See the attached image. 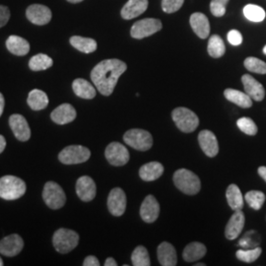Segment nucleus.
<instances>
[{"label": "nucleus", "mask_w": 266, "mask_h": 266, "mask_svg": "<svg viewBox=\"0 0 266 266\" xmlns=\"http://www.w3.org/2000/svg\"><path fill=\"white\" fill-rule=\"evenodd\" d=\"M245 67L250 72L257 74H266V62L256 58V57H248L245 62Z\"/></svg>", "instance_id": "nucleus-38"}, {"label": "nucleus", "mask_w": 266, "mask_h": 266, "mask_svg": "<svg viewBox=\"0 0 266 266\" xmlns=\"http://www.w3.org/2000/svg\"><path fill=\"white\" fill-rule=\"evenodd\" d=\"M107 208L109 213L116 217L124 215L126 209V195L122 188L116 187L110 191L107 197Z\"/></svg>", "instance_id": "nucleus-11"}, {"label": "nucleus", "mask_w": 266, "mask_h": 266, "mask_svg": "<svg viewBox=\"0 0 266 266\" xmlns=\"http://www.w3.org/2000/svg\"><path fill=\"white\" fill-rule=\"evenodd\" d=\"M238 127L248 135H255L257 133V126L249 118H242L237 122Z\"/></svg>", "instance_id": "nucleus-40"}, {"label": "nucleus", "mask_w": 266, "mask_h": 266, "mask_svg": "<svg viewBox=\"0 0 266 266\" xmlns=\"http://www.w3.org/2000/svg\"><path fill=\"white\" fill-rule=\"evenodd\" d=\"M148 7V0H128L122 9L121 15L125 20L138 17Z\"/></svg>", "instance_id": "nucleus-21"}, {"label": "nucleus", "mask_w": 266, "mask_h": 266, "mask_svg": "<svg viewBox=\"0 0 266 266\" xmlns=\"http://www.w3.org/2000/svg\"><path fill=\"white\" fill-rule=\"evenodd\" d=\"M198 142L206 156L213 158L219 152V144L215 134L210 130H202L198 135Z\"/></svg>", "instance_id": "nucleus-17"}, {"label": "nucleus", "mask_w": 266, "mask_h": 266, "mask_svg": "<svg viewBox=\"0 0 266 266\" xmlns=\"http://www.w3.org/2000/svg\"><path fill=\"white\" fill-rule=\"evenodd\" d=\"M191 26L200 39H206L210 33L209 20L202 13H194L189 19Z\"/></svg>", "instance_id": "nucleus-22"}, {"label": "nucleus", "mask_w": 266, "mask_h": 266, "mask_svg": "<svg viewBox=\"0 0 266 266\" xmlns=\"http://www.w3.org/2000/svg\"><path fill=\"white\" fill-rule=\"evenodd\" d=\"M242 82L244 84L246 93L252 100L256 102H260L264 99V96H265L264 87L257 80H255L251 75L245 74L242 77Z\"/></svg>", "instance_id": "nucleus-18"}, {"label": "nucleus", "mask_w": 266, "mask_h": 266, "mask_svg": "<svg viewBox=\"0 0 266 266\" xmlns=\"http://www.w3.org/2000/svg\"><path fill=\"white\" fill-rule=\"evenodd\" d=\"M229 0H212L210 3V10L214 16L222 17L226 13V5Z\"/></svg>", "instance_id": "nucleus-41"}, {"label": "nucleus", "mask_w": 266, "mask_h": 266, "mask_svg": "<svg viewBox=\"0 0 266 266\" xmlns=\"http://www.w3.org/2000/svg\"><path fill=\"white\" fill-rule=\"evenodd\" d=\"M43 199L48 207L56 210L64 206L66 202V195L58 183L48 181L44 186Z\"/></svg>", "instance_id": "nucleus-6"}, {"label": "nucleus", "mask_w": 266, "mask_h": 266, "mask_svg": "<svg viewBox=\"0 0 266 266\" xmlns=\"http://www.w3.org/2000/svg\"><path fill=\"white\" fill-rule=\"evenodd\" d=\"M124 140L128 146L138 151H147L153 145V138L150 132L138 128H133L125 132Z\"/></svg>", "instance_id": "nucleus-7"}, {"label": "nucleus", "mask_w": 266, "mask_h": 266, "mask_svg": "<svg viewBox=\"0 0 266 266\" xmlns=\"http://www.w3.org/2000/svg\"><path fill=\"white\" fill-rule=\"evenodd\" d=\"M7 50L18 56H24L30 52V44L19 35H10L6 41Z\"/></svg>", "instance_id": "nucleus-24"}, {"label": "nucleus", "mask_w": 266, "mask_h": 266, "mask_svg": "<svg viewBox=\"0 0 266 266\" xmlns=\"http://www.w3.org/2000/svg\"><path fill=\"white\" fill-rule=\"evenodd\" d=\"M71 46L84 53H94L97 50V42L90 37H83L79 35H73L70 37Z\"/></svg>", "instance_id": "nucleus-31"}, {"label": "nucleus", "mask_w": 266, "mask_h": 266, "mask_svg": "<svg viewBox=\"0 0 266 266\" xmlns=\"http://www.w3.org/2000/svg\"><path fill=\"white\" fill-rule=\"evenodd\" d=\"M244 14L246 18L251 22H261L265 18V11L263 8L254 5V4H248L244 8Z\"/></svg>", "instance_id": "nucleus-36"}, {"label": "nucleus", "mask_w": 266, "mask_h": 266, "mask_svg": "<svg viewBox=\"0 0 266 266\" xmlns=\"http://www.w3.org/2000/svg\"><path fill=\"white\" fill-rule=\"evenodd\" d=\"M83 265L99 266L100 265V261H99V259H98L96 256H94V255H89V256H87V257L85 258V260H84V262H83Z\"/></svg>", "instance_id": "nucleus-45"}, {"label": "nucleus", "mask_w": 266, "mask_h": 266, "mask_svg": "<svg viewBox=\"0 0 266 266\" xmlns=\"http://www.w3.org/2000/svg\"><path fill=\"white\" fill-rule=\"evenodd\" d=\"M76 109L70 104H62L57 106L51 115L53 123L59 125L70 124L76 119Z\"/></svg>", "instance_id": "nucleus-20"}, {"label": "nucleus", "mask_w": 266, "mask_h": 266, "mask_svg": "<svg viewBox=\"0 0 266 266\" xmlns=\"http://www.w3.org/2000/svg\"><path fill=\"white\" fill-rule=\"evenodd\" d=\"M162 29V22L158 19L147 18L140 21H137L133 24L130 35L134 39L140 40L146 36L154 35Z\"/></svg>", "instance_id": "nucleus-9"}, {"label": "nucleus", "mask_w": 266, "mask_h": 266, "mask_svg": "<svg viewBox=\"0 0 266 266\" xmlns=\"http://www.w3.org/2000/svg\"><path fill=\"white\" fill-rule=\"evenodd\" d=\"M227 202L234 211L242 210L244 207V196L241 193V189L236 184H230L226 192Z\"/></svg>", "instance_id": "nucleus-30"}, {"label": "nucleus", "mask_w": 266, "mask_h": 266, "mask_svg": "<svg viewBox=\"0 0 266 266\" xmlns=\"http://www.w3.org/2000/svg\"><path fill=\"white\" fill-rule=\"evenodd\" d=\"M26 16L31 23L43 26L51 22L53 14L49 7L41 4H33L27 8Z\"/></svg>", "instance_id": "nucleus-12"}, {"label": "nucleus", "mask_w": 266, "mask_h": 266, "mask_svg": "<svg viewBox=\"0 0 266 266\" xmlns=\"http://www.w3.org/2000/svg\"><path fill=\"white\" fill-rule=\"evenodd\" d=\"M228 41L233 46H240L243 43V35L239 31L232 30L228 33Z\"/></svg>", "instance_id": "nucleus-43"}, {"label": "nucleus", "mask_w": 266, "mask_h": 266, "mask_svg": "<svg viewBox=\"0 0 266 266\" xmlns=\"http://www.w3.org/2000/svg\"><path fill=\"white\" fill-rule=\"evenodd\" d=\"M67 1L70 3H79V2H82L83 0H67Z\"/></svg>", "instance_id": "nucleus-50"}, {"label": "nucleus", "mask_w": 266, "mask_h": 266, "mask_svg": "<svg viewBox=\"0 0 266 266\" xmlns=\"http://www.w3.org/2000/svg\"><path fill=\"white\" fill-rule=\"evenodd\" d=\"M5 147H6V140H5L4 136L0 135V154L4 151Z\"/></svg>", "instance_id": "nucleus-48"}, {"label": "nucleus", "mask_w": 266, "mask_h": 266, "mask_svg": "<svg viewBox=\"0 0 266 266\" xmlns=\"http://www.w3.org/2000/svg\"><path fill=\"white\" fill-rule=\"evenodd\" d=\"M26 183L15 176H4L0 178V198L5 200H16L26 193Z\"/></svg>", "instance_id": "nucleus-2"}, {"label": "nucleus", "mask_w": 266, "mask_h": 266, "mask_svg": "<svg viewBox=\"0 0 266 266\" xmlns=\"http://www.w3.org/2000/svg\"><path fill=\"white\" fill-rule=\"evenodd\" d=\"M184 0H162V9L166 13H174L180 9Z\"/></svg>", "instance_id": "nucleus-42"}, {"label": "nucleus", "mask_w": 266, "mask_h": 266, "mask_svg": "<svg viewBox=\"0 0 266 266\" xmlns=\"http://www.w3.org/2000/svg\"><path fill=\"white\" fill-rule=\"evenodd\" d=\"M10 19V10L8 7L0 5V28L5 26Z\"/></svg>", "instance_id": "nucleus-44"}, {"label": "nucleus", "mask_w": 266, "mask_h": 266, "mask_svg": "<svg viewBox=\"0 0 266 266\" xmlns=\"http://www.w3.org/2000/svg\"><path fill=\"white\" fill-rule=\"evenodd\" d=\"M224 96L228 101H230L231 103L238 105L241 107L248 108L252 106V99L247 93H243L239 90L226 89L224 92Z\"/></svg>", "instance_id": "nucleus-27"}, {"label": "nucleus", "mask_w": 266, "mask_h": 266, "mask_svg": "<svg viewBox=\"0 0 266 266\" xmlns=\"http://www.w3.org/2000/svg\"><path fill=\"white\" fill-rule=\"evenodd\" d=\"M118 262L115 260V258L112 257H108L106 258V262H105V266H117Z\"/></svg>", "instance_id": "nucleus-46"}, {"label": "nucleus", "mask_w": 266, "mask_h": 266, "mask_svg": "<svg viewBox=\"0 0 266 266\" xmlns=\"http://www.w3.org/2000/svg\"><path fill=\"white\" fill-rule=\"evenodd\" d=\"M206 251L207 249L203 244L195 242L185 247L182 256L186 262H194L201 259L206 254Z\"/></svg>", "instance_id": "nucleus-29"}, {"label": "nucleus", "mask_w": 266, "mask_h": 266, "mask_svg": "<svg viewBox=\"0 0 266 266\" xmlns=\"http://www.w3.org/2000/svg\"><path fill=\"white\" fill-rule=\"evenodd\" d=\"M4 106H5V100H4V97H3V95L0 93V117H1V116H2V113H3Z\"/></svg>", "instance_id": "nucleus-47"}, {"label": "nucleus", "mask_w": 266, "mask_h": 266, "mask_svg": "<svg viewBox=\"0 0 266 266\" xmlns=\"http://www.w3.org/2000/svg\"><path fill=\"white\" fill-rule=\"evenodd\" d=\"M157 254L161 265H177V252L173 245H171L170 243H162L157 249Z\"/></svg>", "instance_id": "nucleus-23"}, {"label": "nucleus", "mask_w": 266, "mask_h": 266, "mask_svg": "<svg viewBox=\"0 0 266 266\" xmlns=\"http://www.w3.org/2000/svg\"><path fill=\"white\" fill-rule=\"evenodd\" d=\"M127 69V65L120 59H106L98 63L91 72V79L98 89L104 95L112 94L120 77Z\"/></svg>", "instance_id": "nucleus-1"}, {"label": "nucleus", "mask_w": 266, "mask_h": 266, "mask_svg": "<svg viewBox=\"0 0 266 266\" xmlns=\"http://www.w3.org/2000/svg\"><path fill=\"white\" fill-rule=\"evenodd\" d=\"M105 156L107 162L115 167L124 166L129 161V152L127 148L119 142H111L107 145Z\"/></svg>", "instance_id": "nucleus-10"}, {"label": "nucleus", "mask_w": 266, "mask_h": 266, "mask_svg": "<svg viewBox=\"0 0 266 266\" xmlns=\"http://www.w3.org/2000/svg\"><path fill=\"white\" fill-rule=\"evenodd\" d=\"M53 247L62 254H66L76 248L79 244V235L69 229H58L53 237Z\"/></svg>", "instance_id": "nucleus-4"}, {"label": "nucleus", "mask_w": 266, "mask_h": 266, "mask_svg": "<svg viewBox=\"0 0 266 266\" xmlns=\"http://www.w3.org/2000/svg\"><path fill=\"white\" fill-rule=\"evenodd\" d=\"M262 249L259 247L253 248H245V249H239L236 252V256L238 259H240L243 262L250 263L255 261L261 254Z\"/></svg>", "instance_id": "nucleus-34"}, {"label": "nucleus", "mask_w": 266, "mask_h": 266, "mask_svg": "<svg viewBox=\"0 0 266 266\" xmlns=\"http://www.w3.org/2000/svg\"><path fill=\"white\" fill-rule=\"evenodd\" d=\"M174 182L177 188L185 195H196L201 187L199 177L186 169L177 170L174 175Z\"/></svg>", "instance_id": "nucleus-3"}, {"label": "nucleus", "mask_w": 266, "mask_h": 266, "mask_svg": "<svg viewBox=\"0 0 266 266\" xmlns=\"http://www.w3.org/2000/svg\"><path fill=\"white\" fill-rule=\"evenodd\" d=\"M76 194L82 201L89 202L93 200L97 194L96 183L93 178L88 176L79 177L76 182Z\"/></svg>", "instance_id": "nucleus-15"}, {"label": "nucleus", "mask_w": 266, "mask_h": 266, "mask_svg": "<svg viewBox=\"0 0 266 266\" xmlns=\"http://www.w3.org/2000/svg\"><path fill=\"white\" fill-rule=\"evenodd\" d=\"M72 89L75 95L82 99L91 100L96 97V89L85 79L77 78L72 83Z\"/></svg>", "instance_id": "nucleus-25"}, {"label": "nucleus", "mask_w": 266, "mask_h": 266, "mask_svg": "<svg viewBox=\"0 0 266 266\" xmlns=\"http://www.w3.org/2000/svg\"><path fill=\"white\" fill-rule=\"evenodd\" d=\"M90 157V150L82 145L67 146L58 154V160L64 165L81 164L88 161Z\"/></svg>", "instance_id": "nucleus-8"}, {"label": "nucleus", "mask_w": 266, "mask_h": 266, "mask_svg": "<svg viewBox=\"0 0 266 266\" xmlns=\"http://www.w3.org/2000/svg\"><path fill=\"white\" fill-rule=\"evenodd\" d=\"M258 175L266 181V167H259L258 168Z\"/></svg>", "instance_id": "nucleus-49"}, {"label": "nucleus", "mask_w": 266, "mask_h": 266, "mask_svg": "<svg viewBox=\"0 0 266 266\" xmlns=\"http://www.w3.org/2000/svg\"><path fill=\"white\" fill-rule=\"evenodd\" d=\"M172 118L177 128L185 133L194 132L199 125L198 117L186 107H177L172 112Z\"/></svg>", "instance_id": "nucleus-5"}, {"label": "nucleus", "mask_w": 266, "mask_h": 266, "mask_svg": "<svg viewBox=\"0 0 266 266\" xmlns=\"http://www.w3.org/2000/svg\"><path fill=\"white\" fill-rule=\"evenodd\" d=\"M27 103L33 110H42L49 105V97L44 91L34 89L29 93Z\"/></svg>", "instance_id": "nucleus-28"}, {"label": "nucleus", "mask_w": 266, "mask_h": 266, "mask_svg": "<svg viewBox=\"0 0 266 266\" xmlns=\"http://www.w3.org/2000/svg\"><path fill=\"white\" fill-rule=\"evenodd\" d=\"M207 50H208L209 55L214 58H219L225 54V52H226L225 44L220 35H213L210 37L208 42Z\"/></svg>", "instance_id": "nucleus-33"}, {"label": "nucleus", "mask_w": 266, "mask_h": 266, "mask_svg": "<svg viewBox=\"0 0 266 266\" xmlns=\"http://www.w3.org/2000/svg\"><path fill=\"white\" fill-rule=\"evenodd\" d=\"M3 265V260H2V258L0 257V266Z\"/></svg>", "instance_id": "nucleus-52"}, {"label": "nucleus", "mask_w": 266, "mask_h": 266, "mask_svg": "<svg viewBox=\"0 0 266 266\" xmlns=\"http://www.w3.org/2000/svg\"><path fill=\"white\" fill-rule=\"evenodd\" d=\"M160 205L153 195H148L140 207V216L146 223H153L159 217Z\"/></svg>", "instance_id": "nucleus-16"}, {"label": "nucleus", "mask_w": 266, "mask_h": 266, "mask_svg": "<svg viewBox=\"0 0 266 266\" xmlns=\"http://www.w3.org/2000/svg\"><path fill=\"white\" fill-rule=\"evenodd\" d=\"M245 214L242 210H237L232 215V217L226 226L225 236L228 240L237 239L245 227Z\"/></svg>", "instance_id": "nucleus-19"}, {"label": "nucleus", "mask_w": 266, "mask_h": 266, "mask_svg": "<svg viewBox=\"0 0 266 266\" xmlns=\"http://www.w3.org/2000/svg\"><path fill=\"white\" fill-rule=\"evenodd\" d=\"M131 261L134 266H150L151 261L147 249L139 246L135 248L131 254Z\"/></svg>", "instance_id": "nucleus-35"}, {"label": "nucleus", "mask_w": 266, "mask_h": 266, "mask_svg": "<svg viewBox=\"0 0 266 266\" xmlns=\"http://www.w3.org/2000/svg\"><path fill=\"white\" fill-rule=\"evenodd\" d=\"M23 248L24 241L17 234L7 236L0 242V253L5 256H16L23 250Z\"/></svg>", "instance_id": "nucleus-14"}, {"label": "nucleus", "mask_w": 266, "mask_h": 266, "mask_svg": "<svg viewBox=\"0 0 266 266\" xmlns=\"http://www.w3.org/2000/svg\"><path fill=\"white\" fill-rule=\"evenodd\" d=\"M164 173V167L159 162H150L143 165L139 170V176L145 181L158 179Z\"/></svg>", "instance_id": "nucleus-26"}, {"label": "nucleus", "mask_w": 266, "mask_h": 266, "mask_svg": "<svg viewBox=\"0 0 266 266\" xmlns=\"http://www.w3.org/2000/svg\"><path fill=\"white\" fill-rule=\"evenodd\" d=\"M263 53H264V54L266 55V46L264 47V48H263Z\"/></svg>", "instance_id": "nucleus-53"}, {"label": "nucleus", "mask_w": 266, "mask_h": 266, "mask_svg": "<svg viewBox=\"0 0 266 266\" xmlns=\"http://www.w3.org/2000/svg\"><path fill=\"white\" fill-rule=\"evenodd\" d=\"M195 266H205V263H196Z\"/></svg>", "instance_id": "nucleus-51"}, {"label": "nucleus", "mask_w": 266, "mask_h": 266, "mask_svg": "<svg viewBox=\"0 0 266 266\" xmlns=\"http://www.w3.org/2000/svg\"><path fill=\"white\" fill-rule=\"evenodd\" d=\"M53 64V58L44 53L35 54L29 61V67L33 71L47 70L51 68Z\"/></svg>", "instance_id": "nucleus-32"}, {"label": "nucleus", "mask_w": 266, "mask_h": 266, "mask_svg": "<svg viewBox=\"0 0 266 266\" xmlns=\"http://www.w3.org/2000/svg\"><path fill=\"white\" fill-rule=\"evenodd\" d=\"M9 125L19 141H28L31 137V128L26 119L21 115H12L9 118Z\"/></svg>", "instance_id": "nucleus-13"}, {"label": "nucleus", "mask_w": 266, "mask_h": 266, "mask_svg": "<svg viewBox=\"0 0 266 266\" xmlns=\"http://www.w3.org/2000/svg\"><path fill=\"white\" fill-rule=\"evenodd\" d=\"M260 244L259 235L254 231H249L248 234L240 241V246L245 248H253L258 247Z\"/></svg>", "instance_id": "nucleus-39"}, {"label": "nucleus", "mask_w": 266, "mask_h": 266, "mask_svg": "<svg viewBox=\"0 0 266 266\" xmlns=\"http://www.w3.org/2000/svg\"><path fill=\"white\" fill-rule=\"evenodd\" d=\"M249 207L254 210H259L265 201V195L258 191H250L245 196Z\"/></svg>", "instance_id": "nucleus-37"}]
</instances>
